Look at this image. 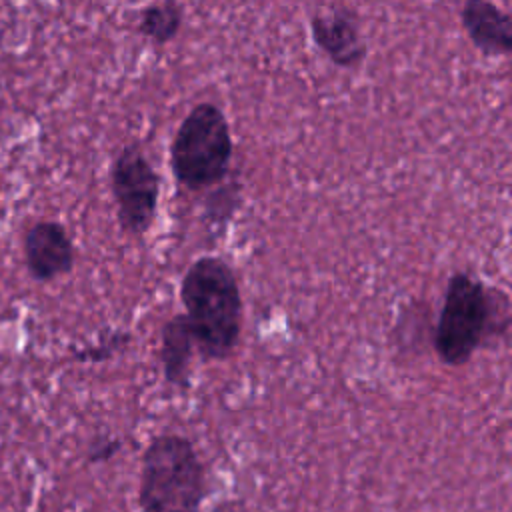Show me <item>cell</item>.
I'll return each instance as SVG.
<instances>
[{"label": "cell", "mask_w": 512, "mask_h": 512, "mask_svg": "<svg viewBox=\"0 0 512 512\" xmlns=\"http://www.w3.org/2000/svg\"><path fill=\"white\" fill-rule=\"evenodd\" d=\"M460 24L480 54L498 58L512 52V18L492 0H464Z\"/></svg>", "instance_id": "cell-8"}, {"label": "cell", "mask_w": 512, "mask_h": 512, "mask_svg": "<svg viewBox=\"0 0 512 512\" xmlns=\"http://www.w3.org/2000/svg\"><path fill=\"white\" fill-rule=\"evenodd\" d=\"M184 22V8L178 0H162L140 12L136 32L156 46L172 42Z\"/></svg>", "instance_id": "cell-10"}, {"label": "cell", "mask_w": 512, "mask_h": 512, "mask_svg": "<svg viewBox=\"0 0 512 512\" xmlns=\"http://www.w3.org/2000/svg\"><path fill=\"white\" fill-rule=\"evenodd\" d=\"M0 190H2V182H0Z\"/></svg>", "instance_id": "cell-13"}, {"label": "cell", "mask_w": 512, "mask_h": 512, "mask_svg": "<svg viewBox=\"0 0 512 512\" xmlns=\"http://www.w3.org/2000/svg\"><path fill=\"white\" fill-rule=\"evenodd\" d=\"M310 36L314 46L342 70H356L368 56V44L360 30L354 8L336 2L328 10L310 16Z\"/></svg>", "instance_id": "cell-6"}, {"label": "cell", "mask_w": 512, "mask_h": 512, "mask_svg": "<svg viewBox=\"0 0 512 512\" xmlns=\"http://www.w3.org/2000/svg\"><path fill=\"white\" fill-rule=\"evenodd\" d=\"M110 190L124 232L142 236L150 230L160 198V176L140 142L120 148L110 164Z\"/></svg>", "instance_id": "cell-5"}, {"label": "cell", "mask_w": 512, "mask_h": 512, "mask_svg": "<svg viewBox=\"0 0 512 512\" xmlns=\"http://www.w3.org/2000/svg\"><path fill=\"white\" fill-rule=\"evenodd\" d=\"M24 258L30 274L48 282L74 266V244L68 230L56 220H38L24 234Z\"/></svg>", "instance_id": "cell-7"}, {"label": "cell", "mask_w": 512, "mask_h": 512, "mask_svg": "<svg viewBox=\"0 0 512 512\" xmlns=\"http://www.w3.org/2000/svg\"><path fill=\"white\" fill-rule=\"evenodd\" d=\"M206 496L204 464L186 436H156L142 456L140 512H198Z\"/></svg>", "instance_id": "cell-3"}, {"label": "cell", "mask_w": 512, "mask_h": 512, "mask_svg": "<svg viewBox=\"0 0 512 512\" xmlns=\"http://www.w3.org/2000/svg\"><path fill=\"white\" fill-rule=\"evenodd\" d=\"M234 140L226 114L214 102L194 104L176 128L170 144V168L188 190L220 184L232 164Z\"/></svg>", "instance_id": "cell-4"}, {"label": "cell", "mask_w": 512, "mask_h": 512, "mask_svg": "<svg viewBox=\"0 0 512 512\" xmlns=\"http://www.w3.org/2000/svg\"><path fill=\"white\" fill-rule=\"evenodd\" d=\"M120 448L118 438H96L88 450V460L90 462H102L112 458Z\"/></svg>", "instance_id": "cell-12"}, {"label": "cell", "mask_w": 512, "mask_h": 512, "mask_svg": "<svg viewBox=\"0 0 512 512\" xmlns=\"http://www.w3.org/2000/svg\"><path fill=\"white\" fill-rule=\"evenodd\" d=\"M180 300L200 354L226 358L242 330V296L230 264L218 256L196 258L182 276Z\"/></svg>", "instance_id": "cell-1"}, {"label": "cell", "mask_w": 512, "mask_h": 512, "mask_svg": "<svg viewBox=\"0 0 512 512\" xmlns=\"http://www.w3.org/2000/svg\"><path fill=\"white\" fill-rule=\"evenodd\" d=\"M508 298L468 272L448 278L434 330V350L448 366L466 364L486 336L508 326Z\"/></svg>", "instance_id": "cell-2"}, {"label": "cell", "mask_w": 512, "mask_h": 512, "mask_svg": "<svg viewBox=\"0 0 512 512\" xmlns=\"http://www.w3.org/2000/svg\"><path fill=\"white\" fill-rule=\"evenodd\" d=\"M196 348L192 328L186 314H174L160 328V362L166 382L184 386L188 382V368Z\"/></svg>", "instance_id": "cell-9"}, {"label": "cell", "mask_w": 512, "mask_h": 512, "mask_svg": "<svg viewBox=\"0 0 512 512\" xmlns=\"http://www.w3.org/2000/svg\"><path fill=\"white\" fill-rule=\"evenodd\" d=\"M130 340V336L126 332H112V336L108 340H102L96 348H88L78 352V358H92V360H102L110 354H114L116 348H122L126 342Z\"/></svg>", "instance_id": "cell-11"}]
</instances>
